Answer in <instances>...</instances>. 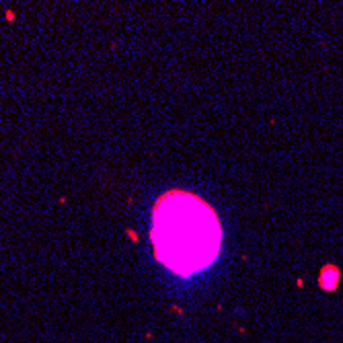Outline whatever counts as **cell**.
<instances>
[{"label": "cell", "mask_w": 343, "mask_h": 343, "mask_svg": "<svg viewBox=\"0 0 343 343\" xmlns=\"http://www.w3.org/2000/svg\"><path fill=\"white\" fill-rule=\"evenodd\" d=\"M150 234L158 261L183 277L216 261L222 241L214 210L187 191H170L156 202Z\"/></svg>", "instance_id": "cell-1"}, {"label": "cell", "mask_w": 343, "mask_h": 343, "mask_svg": "<svg viewBox=\"0 0 343 343\" xmlns=\"http://www.w3.org/2000/svg\"><path fill=\"white\" fill-rule=\"evenodd\" d=\"M339 282V271L337 267H325L323 273H320V286L327 288V290H333Z\"/></svg>", "instance_id": "cell-2"}]
</instances>
